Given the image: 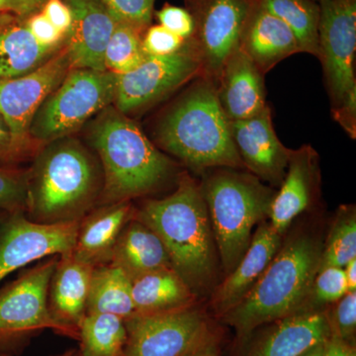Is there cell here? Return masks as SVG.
<instances>
[{"mask_svg": "<svg viewBox=\"0 0 356 356\" xmlns=\"http://www.w3.org/2000/svg\"><path fill=\"white\" fill-rule=\"evenodd\" d=\"M134 217L159 236L173 270L194 295L214 287L219 255L200 184L181 175L173 193L145 201Z\"/></svg>", "mask_w": 356, "mask_h": 356, "instance_id": "6da1fadb", "label": "cell"}, {"mask_svg": "<svg viewBox=\"0 0 356 356\" xmlns=\"http://www.w3.org/2000/svg\"><path fill=\"white\" fill-rule=\"evenodd\" d=\"M323 245L307 232L288 238L247 296L222 316L224 322L243 339L262 325L307 312Z\"/></svg>", "mask_w": 356, "mask_h": 356, "instance_id": "7a4b0ae2", "label": "cell"}, {"mask_svg": "<svg viewBox=\"0 0 356 356\" xmlns=\"http://www.w3.org/2000/svg\"><path fill=\"white\" fill-rule=\"evenodd\" d=\"M154 136L159 147L195 172L245 168L232 137L231 121L218 99L216 86L203 77L198 76L166 110Z\"/></svg>", "mask_w": 356, "mask_h": 356, "instance_id": "3957f363", "label": "cell"}, {"mask_svg": "<svg viewBox=\"0 0 356 356\" xmlns=\"http://www.w3.org/2000/svg\"><path fill=\"white\" fill-rule=\"evenodd\" d=\"M103 178L76 140H53L27 172L25 215L34 222L81 221L102 197Z\"/></svg>", "mask_w": 356, "mask_h": 356, "instance_id": "277c9868", "label": "cell"}, {"mask_svg": "<svg viewBox=\"0 0 356 356\" xmlns=\"http://www.w3.org/2000/svg\"><path fill=\"white\" fill-rule=\"evenodd\" d=\"M90 143L102 163V205L152 193L175 170L139 126L116 108L102 110L91 127Z\"/></svg>", "mask_w": 356, "mask_h": 356, "instance_id": "5b68a950", "label": "cell"}, {"mask_svg": "<svg viewBox=\"0 0 356 356\" xmlns=\"http://www.w3.org/2000/svg\"><path fill=\"white\" fill-rule=\"evenodd\" d=\"M200 185L220 262L229 275L247 252L254 227L268 218L276 191L252 173L232 168H220Z\"/></svg>", "mask_w": 356, "mask_h": 356, "instance_id": "8992f818", "label": "cell"}, {"mask_svg": "<svg viewBox=\"0 0 356 356\" xmlns=\"http://www.w3.org/2000/svg\"><path fill=\"white\" fill-rule=\"evenodd\" d=\"M116 84L117 74L109 70L70 69L33 117L30 139L53 142L81 128L114 102Z\"/></svg>", "mask_w": 356, "mask_h": 356, "instance_id": "52a82bcc", "label": "cell"}, {"mask_svg": "<svg viewBox=\"0 0 356 356\" xmlns=\"http://www.w3.org/2000/svg\"><path fill=\"white\" fill-rule=\"evenodd\" d=\"M58 255L40 261L0 290V353H8L35 332L51 330L79 341V332L58 322L48 292Z\"/></svg>", "mask_w": 356, "mask_h": 356, "instance_id": "ba28073f", "label": "cell"}, {"mask_svg": "<svg viewBox=\"0 0 356 356\" xmlns=\"http://www.w3.org/2000/svg\"><path fill=\"white\" fill-rule=\"evenodd\" d=\"M127 341L122 356H188L214 339L202 311L193 306L125 321Z\"/></svg>", "mask_w": 356, "mask_h": 356, "instance_id": "9c48e42d", "label": "cell"}, {"mask_svg": "<svg viewBox=\"0 0 356 356\" xmlns=\"http://www.w3.org/2000/svg\"><path fill=\"white\" fill-rule=\"evenodd\" d=\"M194 21L186 44L200 65V76L216 86L222 65L238 49L252 0H185Z\"/></svg>", "mask_w": 356, "mask_h": 356, "instance_id": "30bf717a", "label": "cell"}, {"mask_svg": "<svg viewBox=\"0 0 356 356\" xmlns=\"http://www.w3.org/2000/svg\"><path fill=\"white\" fill-rule=\"evenodd\" d=\"M318 56L332 110L356 90V0H318Z\"/></svg>", "mask_w": 356, "mask_h": 356, "instance_id": "8fae6325", "label": "cell"}, {"mask_svg": "<svg viewBox=\"0 0 356 356\" xmlns=\"http://www.w3.org/2000/svg\"><path fill=\"white\" fill-rule=\"evenodd\" d=\"M200 65L188 44L172 55L147 56L137 69L117 74L115 106L127 115L163 99L194 77Z\"/></svg>", "mask_w": 356, "mask_h": 356, "instance_id": "7c38bea8", "label": "cell"}, {"mask_svg": "<svg viewBox=\"0 0 356 356\" xmlns=\"http://www.w3.org/2000/svg\"><path fill=\"white\" fill-rule=\"evenodd\" d=\"M79 225L34 222L24 212L9 214L0 225V282L32 262L72 252Z\"/></svg>", "mask_w": 356, "mask_h": 356, "instance_id": "4fadbf2b", "label": "cell"}, {"mask_svg": "<svg viewBox=\"0 0 356 356\" xmlns=\"http://www.w3.org/2000/svg\"><path fill=\"white\" fill-rule=\"evenodd\" d=\"M70 70L67 50L60 51L24 76L0 79V115L16 142L32 154L30 125L42 103Z\"/></svg>", "mask_w": 356, "mask_h": 356, "instance_id": "5bb4252c", "label": "cell"}, {"mask_svg": "<svg viewBox=\"0 0 356 356\" xmlns=\"http://www.w3.org/2000/svg\"><path fill=\"white\" fill-rule=\"evenodd\" d=\"M231 132L243 166L262 181L280 186L291 149L278 139L269 106L252 118L231 122Z\"/></svg>", "mask_w": 356, "mask_h": 356, "instance_id": "9a60e30c", "label": "cell"}, {"mask_svg": "<svg viewBox=\"0 0 356 356\" xmlns=\"http://www.w3.org/2000/svg\"><path fill=\"white\" fill-rule=\"evenodd\" d=\"M72 13L67 50L70 69L105 72L104 54L116 20L102 0H65Z\"/></svg>", "mask_w": 356, "mask_h": 356, "instance_id": "2e32d148", "label": "cell"}, {"mask_svg": "<svg viewBox=\"0 0 356 356\" xmlns=\"http://www.w3.org/2000/svg\"><path fill=\"white\" fill-rule=\"evenodd\" d=\"M318 156L309 145L291 149L285 177L271 203L270 225L283 235L293 220L315 201L320 186Z\"/></svg>", "mask_w": 356, "mask_h": 356, "instance_id": "e0dca14e", "label": "cell"}, {"mask_svg": "<svg viewBox=\"0 0 356 356\" xmlns=\"http://www.w3.org/2000/svg\"><path fill=\"white\" fill-rule=\"evenodd\" d=\"M282 236L270 222L259 224L241 261L221 284L215 287L212 308L216 315L222 317L247 296L280 250Z\"/></svg>", "mask_w": 356, "mask_h": 356, "instance_id": "ac0fdd59", "label": "cell"}, {"mask_svg": "<svg viewBox=\"0 0 356 356\" xmlns=\"http://www.w3.org/2000/svg\"><path fill=\"white\" fill-rule=\"evenodd\" d=\"M216 91L222 111L231 122L252 118L268 106L264 74L240 49L222 65Z\"/></svg>", "mask_w": 356, "mask_h": 356, "instance_id": "d6986e66", "label": "cell"}, {"mask_svg": "<svg viewBox=\"0 0 356 356\" xmlns=\"http://www.w3.org/2000/svg\"><path fill=\"white\" fill-rule=\"evenodd\" d=\"M238 49L254 63L264 76L285 58L302 53L291 30L262 7L257 0H252L241 34Z\"/></svg>", "mask_w": 356, "mask_h": 356, "instance_id": "ffe728a7", "label": "cell"}, {"mask_svg": "<svg viewBox=\"0 0 356 356\" xmlns=\"http://www.w3.org/2000/svg\"><path fill=\"white\" fill-rule=\"evenodd\" d=\"M331 334L329 312H301L273 322L248 356H300Z\"/></svg>", "mask_w": 356, "mask_h": 356, "instance_id": "44dd1931", "label": "cell"}, {"mask_svg": "<svg viewBox=\"0 0 356 356\" xmlns=\"http://www.w3.org/2000/svg\"><path fill=\"white\" fill-rule=\"evenodd\" d=\"M95 208L79 221L72 254L96 267L111 261L122 229L133 217L130 201L105 204Z\"/></svg>", "mask_w": 356, "mask_h": 356, "instance_id": "7402d4cb", "label": "cell"}, {"mask_svg": "<svg viewBox=\"0 0 356 356\" xmlns=\"http://www.w3.org/2000/svg\"><path fill=\"white\" fill-rule=\"evenodd\" d=\"M95 267L77 259L72 252L58 255L49 285V309L60 324L79 332L86 315L89 287Z\"/></svg>", "mask_w": 356, "mask_h": 356, "instance_id": "603a6c76", "label": "cell"}, {"mask_svg": "<svg viewBox=\"0 0 356 356\" xmlns=\"http://www.w3.org/2000/svg\"><path fill=\"white\" fill-rule=\"evenodd\" d=\"M110 262L123 268L131 278L159 269L172 268L161 238L134 215L122 229Z\"/></svg>", "mask_w": 356, "mask_h": 356, "instance_id": "cb8c5ba5", "label": "cell"}, {"mask_svg": "<svg viewBox=\"0 0 356 356\" xmlns=\"http://www.w3.org/2000/svg\"><path fill=\"white\" fill-rule=\"evenodd\" d=\"M131 280L136 315L193 306L195 295L172 268L140 274Z\"/></svg>", "mask_w": 356, "mask_h": 356, "instance_id": "d4e9b609", "label": "cell"}, {"mask_svg": "<svg viewBox=\"0 0 356 356\" xmlns=\"http://www.w3.org/2000/svg\"><path fill=\"white\" fill-rule=\"evenodd\" d=\"M91 313L111 314L124 321L136 315L132 280L113 262L93 269L86 304V314Z\"/></svg>", "mask_w": 356, "mask_h": 356, "instance_id": "484cf974", "label": "cell"}, {"mask_svg": "<svg viewBox=\"0 0 356 356\" xmlns=\"http://www.w3.org/2000/svg\"><path fill=\"white\" fill-rule=\"evenodd\" d=\"M57 48L43 46L27 26H11L0 32V79H13L38 69Z\"/></svg>", "mask_w": 356, "mask_h": 356, "instance_id": "4316f807", "label": "cell"}, {"mask_svg": "<svg viewBox=\"0 0 356 356\" xmlns=\"http://www.w3.org/2000/svg\"><path fill=\"white\" fill-rule=\"evenodd\" d=\"M79 341L77 356H122L127 341L125 321L111 314H86L79 327Z\"/></svg>", "mask_w": 356, "mask_h": 356, "instance_id": "83f0119b", "label": "cell"}, {"mask_svg": "<svg viewBox=\"0 0 356 356\" xmlns=\"http://www.w3.org/2000/svg\"><path fill=\"white\" fill-rule=\"evenodd\" d=\"M262 7L287 25L297 39L302 53L318 56V0H257Z\"/></svg>", "mask_w": 356, "mask_h": 356, "instance_id": "f1b7e54d", "label": "cell"}, {"mask_svg": "<svg viewBox=\"0 0 356 356\" xmlns=\"http://www.w3.org/2000/svg\"><path fill=\"white\" fill-rule=\"evenodd\" d=\"M145 31L125 23H117L105 50L107 70L116 74H127L144 63L147 58L143 47Z\"/></svg>", "mask_w": 356, "mask_h": 356, "instance_id": "f546056e", "label": "cell"}, {"mask_svg": "<svg viewBox=\"0 0 356 356\" xmlns=\"http://www.w3.org/2000/svg\"><path fill=\"white\" fill-rule=\"evenodd\" d=\"M356 259V214L353 206H341L327 242L323 245L320 268L343 267Z\"/></svg>", "mask_w": 356, "mask_h": 356, "instance_id": "4dcf8cb0", "label": "cell"}, {"mask_svg": "<svg viewBox=\"0 0 356 356\" xmlns=\"http://www.w3.org/2000/svg\"><path fill=\"white\" fill-rule=\"evenodd\" d=\"M348 292L343 267H323L314 280L306 311H322L323 307L339 301Z\"/></svg>", "mask_w": 356, "mask_h": 356, "instance_id": "1f68e13d", "label": "cell"}, {"mask_svg": "<svg viewBox=\"0 0 356 356\" xmlns=\"http://www.w3.org/2000/svg\"><path fill=\"white\" fill-rule=\"evenodd\" d=\"M27 202V172L0 165V211L24 212Z\"/></svg>", "mask_w": 356, "mask_h": 356, "instance_id": "d6a6232c", "label": "cell"}, {"mask_svg": "<svg viewBox=\"0 0 356 356\" xmlns=\"http://www.w3.org/2000/svg\"><path fill=\"white\" fill-rule=\"evenodd\" d=\"M117 23L145 30L153 19L156 0H102Z\"/></svg>", "mask_w": 356, "mask_h": 356, "instance_id": "836d02e7", "label": "cell"}, {"mask_svg": "<svg viewBox=\"0 0 356 356\" xmlns=\"http://www.w3.org/2000/svg\"><path fill=\"white\" fill-rule=\"evenodd\" d=\"M332 334L355 344L356 332V291H348L337 301L336 309L330 314Z\"/></svg>", "mask_w": 356, "mask_h": 356, "instance_id": "e575fe53", "label": "cell"}, {"mask_svg": "<svg viewBox=\"0 0 356 356\" xmlns=\"http://www.w3.org/2000/svg\"><path fill=\"white\" fill-rule=\"evenodd\" d=\"M186 41L161 25H149L143 34V47L147 56L172 55L184 48Z\"/></svg>", "mask_w": 356, "mask_h": 356, "instance_id": "d590c367", "label": "cell"}, {"mask_svg": "<svg viewBox=\"0 0 356 356\" xmlns=\"http://www.w3.org/2000/svg\"><path fill=\"white\" fill-rule=\"evenodd\" d=\"M159 25L181 37L185 41L191 38L194 32V21L191 13L184 7L165 4L156 13Z\"/></svg>", "mask_w": 356, "mask_h": 356, "instance_id": "8d00e7d4", "label": "cell"}, {"mask_svg": "<svg viewBox=\"0 0 356 356\" xmlns=\"http://www.w3.org/2000/svg\"><path fill=\"white\" fill-rule=\"evenodd\" d=\"M26 26L40 44L49 48H57L65 36L42 13L33 15Z\"/></svg>", "mask_w": 356, "mask_h": 356, "instance_id": "74e56055", "label": "cell"}, {"mask_svg": "<svg viewBox=\"0 0 356 356\" xmlns=\"http://www.w3.org/2000/svg\"><path fill=\"white\" fill-rule=\"evenodd\" d=\"M30 154V152L16 142L10 129L0 115V163L22 161Z\"/></svg>", "mask_w": 356, "mask_h": 356, "instance_id": "f35d334b", "label": "cell"}, {"mask_svg": "<svg viewBox=\"0 0 356 356\" xmlns=\"http://www.w3.org/2000/svg\"><path fill=\"white\" fill-rule=\"evenodd\" d=\"M42 13L46 16L47 19L50 21L51 24L63 33H69L72 26V16L70 7L63 0H47L44 4Z\"/></svg>", "mask_w": 356, "mask_h": 356, "instance_id": "ab89813d", "label": "cell"}, {"mask_svg": "<svg viewBox=\"0 0 356 356\" xmlns=\"http://www.w3.org/2000/svg\"><path fill=\"white\" fill-rule=\"evenodd\" d=\"M332 117L341 128L355 139L356 136V90L351 92L337 108L332 109Z\"/></svg>", "mask_w": 356, "mask_h": 356, "instance_id": "60d3db41", "label": "cell"}, {"mask_svg": "<svg viewBox=\"0 0 356 356\" xmlns=\"http://www.w3.org/2000/svg\"><path fill=\"white\" fill-rule=\"evenodd\" d=\"M325 356H356L355 346L331 334L325 343Z\"/></svg>", "mask_w": 356, "mask_h": 356, "instance_id": "b9f144b4", "label": "cell"}, {"mask_svg": "<svg viewBox=\"0 0 356 356\" xmlns=\"http://www.w3.org/2000/svg\"><path fill=\"white\" fill-rule=\"evenodd\" d=\"M47 0H11L14 13L18 14H30L36 11L39 7L44 6Z\"/></svg>", "mask_w": 356, "mask_h": 356, "instance_id": "7bdbcfd3", "label": "cell"}, {"mask_svg": "<svg viewBox=\"0 0 356 356\" xmlns=\"http://www.w3.org/2000/svg\"><path fill=\"white\" fill-rule=\"evenodd\" d=\"M343 268L348 282V291H356V259H351Z\"/></svg>", "mask_w": 356, "mask_h": 356, "instance_id": "ee69618b", "label": "cell"}, {"mask_svg": "<svg viewBox=\"0 0 356 356\" xmlns=\"http://www.w3.org/2000/svg\"><path fill=\"white\" fill-rule=\"evenodd\" d=\"M188 356H220L219 351H218L216 337L211 339L207 343L204 344Z\"/></svg>", "mask_w": 356, "mask_h": 356, "instance_id": "f6af8a7d", "label": "cell"}, {"mask_svg": "<svg viewBox=\"0 0 356 356\" xmlns=\"http://www.w3.org/2000/svg\"><path fill=\"white\" fill-rule=\"evenodd\" d=\"M327 341H321V343L315 344V346H312L311 348H309L303 355L300 356H325V343H327Z\"/></svg>", "mask_w": 356, "mask_h": 356, "instance_id": "bcb514c9", "label": "cell"}, {"mask_svg": "<svg viewBox=\"0 0 356 356\" xmlns=\"http://www.w3.org/2000/svg\"><path fill=\"white\" fill-rule=\"evenodd\" d=\"M13 11V6L11 0H0V11Z\"/></svg>", "mask_w": 356, "mask_h": 356, "instance_id": "7dc6e473", "label": "cell"}, {"mask_svg": "<svg viewBox=\"0 0 356 356\" xmlns=\"http://www.w3.org/2000/svg\"><path fill=\"white\" fill-rule=\"evenodd\" d=\"M76 351L70 350L67 351V353H64L62 356H74L76 355ZM0 356H10L8 353H0Z\"/></svg>", "mask_w": 356, "mask_h": 356, "instance_id": "c3c4849f", "label": "cell"}, {"mask_svg": "<svg viewBox=\"0 0 356 356\" xmlns=\"http://www.w3.org/2000/svg\"><path fill=\"white\" fill-rule=\"evenodd\" d=\"M9 214H11V213L2 212V211H0V225L6 221V218L8 217Z\"/></svg>", "mask_w": 356, "mask_h": 356, "instance_id": "681fc988", "label": "cell"}, {"mask_svg": "<svg viewBox=\"0 0 356 356\" xmlns=\"http://www.w3.org/2000/svg\"><path fill=\"white\" fill-rule=\"evenodd\" d=\"M74 356H77V353H76V355H74Z\"/></svg>", "mask_w": 356, "mask_h": 356, "instance_id": "f907efd6", "label": "cell"}]
</instances>
